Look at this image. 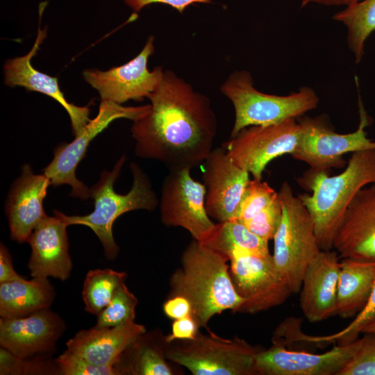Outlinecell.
I'll return each mask as SVG.
<instances>
[{
    "label": "cell",
    "mask_w": 375,
    "mask_h": 375,
    "mask_svg": "<svg viewBox=\"0 0 375 375\" xmlns=\"http://www.w3.org/2000/svg\"><path fill=\"white\" fill-rule=\"evenodd\" d=\"M232 103L235 120L230 138L251 126H267L296 119L315 109L319 104L316 92L303 86L288 95H275L258 90L247 70H235L220 87Z\"/></svg>",
    "instance_id": "cell-5"
},
{
    "label": "cell",
    "mask_w": 375,
    "mask_h": 375,
    "mask_svg": "<svg viewBox=\"0 0 375 375\" xmlns=\"http://www.w3.org/2000/svg\"><path fill=\"white\" fill-rule=\"evenodd\" d=\"M277 194L267 183L256 178L250 180L242 194L235 220L242 223L249 220L265 208Z\"/></svg>",
    "instance_id": "cell-30"
},
{
    "label": "cell",
    "mask_w": 375,
    "mask_h": 375,
    "mask_svg": "<svg viewBox=\"0 0 375 375\" xmlns=\"http://www.w3.org/2000/svg\"><path fill=\"white\" fill-rule=\"evenodd\" d=\"M358 106L360 122L352 133H335L322 116L300 119L301 137L292 156L307 163L311 170L330 173L331 168H342L347 165L342 158L344 154L375 149V141L370 140L365 131L370 118L360 98Z\"/></svg>",
    "instance_id": "cell-8"
},
{
    "label": "cell",
    "mask_w": 375,
    "mask_h": 375,
    "mask_svg": "<svg viewBox=\"0 0 375 375\" xmlns=\"http://www.w3.org/2000/svg\"><path fill=\"white\" fill-rule=\"evenodd\" d=\"M333 19L347 28V42L355 62L359 64L365 53V45L375 31V0H360L337 12Z\"/></svg>",
    "instance_id": "cell-26"
},
{
    "label": "cell",
    "mask_w": 375,
    "mask_h": 375,
    "mask_svg": "<svg viewBox=\"0 0 375 375\" xmlns=\"http://www.w3.org/2000/svg\"><path fill=\"white\" fill-rule=\"evenodd\" d=\"M362 333L375 334V319L369 323L362 331Z\"/></svg>",
    "instance_id": "cell-41"
},
{
    "label": "cell",
    "mask_w": 375,
    "mask_h": 375,
    "mask_svg": "<svg viewBox=\"0 0 375 375\" xmlns=\"http://www.w3.org/2000/svg\"><path fill=\"white\" fill-rule=\"evenodd\" d=\"M145 327L130 319L112 327L81 330L66 342L67 349L101 366H117L125 352L145 333Z\"/></svg>",
    "instance_id": "cell-22"
},
{
    "label": "cell",
    "mask_w": 375,
    "mask_h": 375,
    "mask_svg": "<svg viewBox=\"0 0 375 375\" xmlns=\"http://www.w3.org/2000/svg\"><path fill=\"white\" fill-rule=\"evenodd\" d=\"M151 105L124 106L109 101H101L98 114L90 119L83 131L69 143H62L54 150L51 162L44 169L51 185L72 187L71 195L81 199L90 197V189L76 176L78 163L85 156L90 142L115 119L125 118L137 121L146 116Z\"/></svg>",
    "instance_id": "cell-9"
},
{
    "label": "cell",
    "mask_w": 375,
    "mask_h": 375,
    "mask_svg": "<svg viewBox=\"0 0 375 375\" xmlns=\"http://www.w3.org/2000/svg\"><path fill=\"white\" fill-rule=\"evenodd\" d=\"M278 195L282 205V218L274 238V262L292 294L299 292L303 278L310 262L321 249L308 210L284 182Z\"/></svg>",
    "instance_id": "cell-6"
},
{
    "label": "cell",
    "mask_w": 375,
    "mask_h": 375,
    "mask_svg": "<svg viewBox=\"0 0 375 375\" xmlns=\"http://www.w3.org/2000/svg\"><path fill=\"white\" fill-rule=\"evenodd\" d=\"M134 360L127 372L139 375H171L172 371L165 360V356L156 348L144 345L137 348Z\"/></svg>",
    "instance_id": "cell-33"
},
{
    "label": "cell",
    "mask_w": 375,
    "mask_h": 375,
    "mask_svg": "<svg viewBox=\"0 0 375 375\" xmlns=\"http://www.w3.org/2000/svg\"><path fill=\"white\" fill-rule=\"evenodd\" d=\"M56 296L48 278H24L0 283V316L24 317L49 308Z\"/></svg>",
    "instance_id": "cell-24"
},
{
    "label": "cell",
    "mask_w": 375,
    "mask_h": 375,
    "mask_svg": "<svg viewBox=\"0 0 375 375\" xmlns=\"http://www.w3.org/2000/svg\"><path fill=\"white\" fill-rule=\"evenodd\" d=\"M282 212L278 192L265 208L242 224L253 233L268 242L274 238L281 222Z\"/></svg>",
    "instance_id": "cell-32"
},
{
    "label": "cell",
    "mask_w": 375,
    "mask_h": 375,
    "mask_svg": "<svg viewBox=\"0 0 375 375\" xmlns=\"http://www.w3.org/2000/svg\"><path fill=\"white\" fill-rule=\"evenodd\" d=\"M230 276L244 302L237 312L255 314L283 303L292 294L274 262L272 255L260 256L243 250L230 258Z\"/></svg>",
    "instance_id": "cell-10"
},
{
    "label": "cell",
    "mask_w": 375,
    "mask_h": 375,
    "mask_svg": "<svg viewBox=\"0 0 375 375\" xmlns=\"http://www.w3.org/2000/svg\"><path fill=\"white\" fill-rule=\"evenodd\" d=\"M375 276V262L342 258L337 290L336 315L356 316L367 305Z\"/></svg>",
    "instance_id": "cell-23"
},
{
    "label": "cell",
    "mask_w": 375,
    "mask_h": 375,
    "mask_svg": "<svg viewBox=\"0 0 375 375\" xmlns=\"http://www.w3.org/2000/svg\"><path fill=\"white\" fill-rule=\"evenodd\" d=\"M333 249L340 258L375 262V183L361 189L347 207Z\"/></svg>",
    "instance_id": "cell-17"
},
{
    "label": "cell",
    "mask_w": 375,
    "mask_h": 375,
    "mask_svg": "<svg viewBox=\"0 0 375 375\" xmlns=\"http://www.w3.org/2000/svg\"><path fill=\"white\" fill-rule=\"evenodd\" d=\"M205 207L218 222L235 219L249 173L238 166L224 147L212 149L203 162Z\"/></svg>",
    "instance_id": "cell-15"
},
{
    "label": "cell",
    "mask_w": 375,
    "mask_h": 375,
    "mask_svg": "<svg viewBox=\"0 0 375 375\" xmlns=\"http://www.w3.org/2000/svg\"><path fill=\"white\" fill-rule=\"evenodd\" d=\"M225 257L193 240L181 256V267L170 278V297L182 296L191 305L199 328H208L215 315L237 312L244 299L236 292Z\"/></svg>",
    "instance_id": "cell-2"
},
{
    "label": "cell",
    "mask_w": 375,
    "mask_h": 375,
    "mask_svg": "<svg viewBox=\"0 0 375 375\" xmlns=\"http://www.w3.org/2000/svg\"><path fill=\"white\" fill-rule=\"evenodd\" d=\"M190 169L169 170L162 187L160 219L165 225L182 227L202 242L215 224L206 210V185L192 178Z\"/></svg>",
    "instance_id": "cell-12"
},
{
    "label": "cell",
    "mask_w": 375,
    "mask_h": 375,
    "mask_svg": "<svg viewBox=\"0 0 375 375\" xmlns=\"http://www.w3.org/2000/svg\"><path fill=\"white\" fill-rule=\"evenodd\" d=\"M20 276L14 269L12 258L8 249L1 244L0 247V283L21 279Z\"/></svg>",
    "instance_id": "cell-39"
},
{
    "label": "cell",
    "mask_w": 375,
    "mask_h": 375,
    "mask_svg": "<svg viewBox=\"0 0 375 375\" xmlns=\"http://www.w3.org/2000/svg\"><path fill=\"white\" fill-rule=\"evenodd\" d=\"M57 372L64 375H117L122 374L117 366L94 365L67 349L54 360Z\"/></svg>",
    "instance_id": "cell-31"
},
{
    "label": "cell",
    "mask_w": 375,
    "mask_h": 375,
    "mask_svg": "<svg viewBox=\"0 0 375 375\" xmlns=\"http://www.w3.org/2000/svg\"><path fill=\"white\" fill-rule=\"evenodd\" d=\"M362 338L343 345L336 344L323 353L286 349L274 344L260 350L256 356L255 368L263 375H338L358 351Z\"/></svg>",
    "instance_id": "cell-14"
},
{
    "label": "cell",
    "mask_w": 375,
    "mask_h": 375,
    "mask_svg": "<svg viewBox=\"0 0 375 375\" xmlns=\"http://www.w3.org/2000/svg\"><path fill=\"white\" fill-rule=\"evenodd\" d=\"M225 257L228 261L231 254L238 250L267 256L268 242L257 236L242 222L229 220L215 224L208 236L200 242Z\"/></svg>",
    "instance_id": "cell-25"
},
{
    "label": "cell",
    "mask_w": 375,
    "mask_h": 375,
    "mask_svg": "<svg viewBox=\"0 0 375 375\" xmlns=\"http://www.w3.org/2000/svg\"><path fill=\"white\" fill-rule=\"evenodd\" d=\"M154 40V36H149L139 54L122 65L106 71L85 69V81L99 92L101 101L122 104L147 98L160 84L165 72L160 66L152 71L148 68L149 57L155 50Z\"/></svg>",
    "instance_id": "cell-13"
},
{
    "label": "cell",
    "mask_w": 375,
    "mask_h": 375,
    "mask_svg": "<svg viewBox=\"0 0 375 375\" xmlns=\"http://www.w3.org/2000/svg\"><path fill=\"white\" fill-rule=\"evenodd\" d=\"M68 224L59 215L47 216L35 228L27 242L31 248L28 267L31 277L69 278L72 262L67 234Z\"/></svg>",
    "instance_id": "cell-21"
},
{
    "label": "cell",
    "mask_w": 375,
    "mask_h": 375,
    "mask_svg": "<svg viewBox=\"0 0 375 375\" xmlns=\"http://www.w3.org/2000/svg\"><path fill=\"white\" fill-rule=\"evenodd\" d=\"M147 98L149 112L131 128L136 156L158 160L169 170L204 162L217 131L210 99L170 70Z\"/></svg>",
    "instance_id": "cell-1"
},
{
    "label": "cell",
    "mask_w": 375,
    "mask_h": 375,
    "mask_svg": "<svg viewBox=\"0 0 375 375\" xmlns=\"http://www.w3.org/2000/svg\"><path fill=\"white\" fill-rule=\"evenodd\" d=\"M39 20L36 40L30 51L23 56L7 60L3 65L4 83L9 87L20 86L28 91L38 92L58 102L67 112L74 136L78 135L90 121L88 106H78L69 103L61 91L57 77L34 68L32 58L37 54L47 36V28H40Z\"/></svg>",
    "instance_id": "cell-18"
},
{
    "label": "cell",
    "mask_w": 375,
    "mask_h": 375,
    "mask_svg": "<svg viewBox=\"0 0 375 375\" xmlns=\"http://www.w3.org/2000/svg\"><path fill=\"white\" fill-rule=\"evenodd\" d=\"M50 185L51 181L44 174H35L30 165H23L6 203L12 240L19 243L28 242L37 225L47 216L43 201Z\"/></svg>",
    "instance_id": "cell-20"
},
{
    "label": "cell",
    "mask_w": 375,
    "mask_h": 375,
    "mask_svg": "<svg viewBox=\"0 0 375 375\" xmlns=\"http://www.w3.org/2000/svg\"><path fill=\"white\" fill-rule=\"evenodd\" d=\"M124 3L133 11L138 12L151 3L167 4L180 13L194 3H210L211 0H124Z\"/></svg>",
    "instance_id": "cell-37"
},
{
    "label": "cell",
    "mask_w": 375,
    "mask_h": 375,
    "mask_svg": "<svg viewBox=\"0 0 375 375\" xmlns=\"http://www.w3.org/2000/svg\"><path fill=\"white\" fill-rule=\"evenodd\" d=\"M65 330V322L50 308L24 317H1L0 344L22 358H36L54 351Z\"/></svg>",
    "instance_id": "cell-16"
},
{
    "label": "cell",
    "mask_w": 375,
    "mask_h": 375,
    "mask_svg": "<svg viewBox=\"0 0 375 375\" xmlns=\"http://www.w3.org/2000/svg\"><path fill=\"white\" fill-rule=\"evenodd\" d=\"M360 0H301V6L305 7L308 4L318 3L326 6H348Z\"/></svg>",
    "instance_id": "cell-40"
},
{
    "label": "cell",
    "mask_w": 375,
    "mask_h": 375,
    "mask_svg": "<svg viewBox=\"0 0 375 375\" xmlns=\"http://www.w3.org/2000/svg\"><path fill=\"white\" fill-rule=\"evenodd\" d=\"M301 126L295 119L267 126H251L241 130L224 144L228 156L240 168L262 180L268 163L297 149Z\"/></svg>",
    "instance_id": "cell-11"
},
{
    "label": "cell",
    "mask_w": 375,
    "mask_h": 375,
    "mask_svg": "<svg viewBox=\"0 0 375 375\" xmlns=\"http://www.w3.org/2000/svg\"><path fill=\"white\" fill-rule=\"evenodd\" d=\"M33 373L32 359L22 358L8 349H0V374L20 375Z\"/></svg>",
    "instance_id": "cell-35"
},
{
    "label": "cell",
    "mask_w": 375,
    "mask_h": 375,
    "mask_svg": "<svg viewBox=\"0 0 375 375\" xmlns=\"http://www.w3.org/2000/svg\"><path fill=\"white\" fill-rule=\"evenodd\" d=\"M126 277L125 272L108 268L90 270L82 290L85 310L97 316L110 303L117 288L125 283Z\"/></svg>",
    "instance_id": "cell-27"
},
{
    "label": "cell",
    "mask_w": 375,
    "mask_h": 375,
    "mask_svg": "<svg viewBox=\"0 0 375 375\" xmlns=\"http://www.w3.org/2000/svg\"><path fill=\"white\" fill-rule=\"evenodd\" d=\"M298 181L312 192L298 196L312 219L318 244L331 250L347 207L361 189L375 183V149L352 153L339 174L310 169Z\"/></svg>",
    "instance_id": "cell-3"
},
{
    "label": "cell",
    "mask_w": 375,
    "mask_h": 375,
    "mask_svg": "<svg viewBox=\"0 0 375 375\" xmlns=\"http://www.w3.org/2000/svg\"><path fill=\"white\" fill-rule=\"evenodd\" d=\"M191 305L182 296L169 297L163 305L165 315L173 319H178L191 315Z\"/></svg>",
    "instance_id": "cell-38"
},
{
    "label": "cell",
    "mask_w": 375,
    "mask_h": 375,
    "mask_svg": "<svg viewBox=\"0 0 375 375\" xmlns=\"http://www.w3.org/2000/svg\"><path fill=\"white\" fill-rule=\"evenodd\" d=\"M364 334L360 347L338 375H375V334Z\"/></svg>",
    "instance_id": "cell-34"
},
{
    "label": "cell",
    "mask_w": 375,
    "mask_h": 375,
    "mask_svg": "<svg viewBox=\"0 0 375 375\" xmlns=\"http://www.w3.org/2000/svg\"><path fill=\"white\" fill-rule=\"evenodd\" d=\"M165 353L167 359L194 375H256L255 360L261 350L239 338H222L212 332L197 333L192 340H177Z\"/></svg>",
    "instance_id": "cell-7"
},
{
    "label": "cell",
    "mask_w": 375,
    "mask_h": 375,
    "mask_svg": "<svg viewBox=\"0 0 375 375\" xmlns=\"http://www.w3.org/2000/svg\"><path fill=\"white\" fill-rule=\"evenodd\" d=\"M126 156H122L111 171L104 170L99 181L90 189L94 200V210L86 215L69 216L58 210L54 213L62 217L69 225H83L90 228L100 240L108 260H113L119 252L112 235L115 221L125 212L135 210H153L158 204L151 183L135 162L130 165L133 176L131 190L125 194L117 193L114 184L119 177Z\"/></svg>",
    "instance_id": "cell-4"
},
{
    "label": "cell",
    "mask_w": 375,
    "mask_h": 375,
    "mask_svg": "<svg viewBox=\"0 0 375 375\" xmlns=\"http://www.w3.org/2000/svg\"><path fill=\"white\" fill-rule=\"evenodd\" d=\"M375 319V276L369 301L354 319L338 333L324 336H312L311 341L315 344L335 342L343 345L349 344L358 339L360 333L373 320Z\"/></svg>",
    "instance_id": "cell-29"
},
{
    "label": "cell",
    "mask_w": 375,
    "mask_h": 375,
    "mask_svg": "<svg viewBox=\"0 0 375 375\" xmlns=\"http://www.w3.org/2000/svg\"><path fill=\"white\" fill-rule=\"evenodd\" d=\"M339 259L335 250H321L306 268L299 291V304L303 315L311 323L336 315Z\"/></svg>",
    "instance_id": "cell-19"
},
{
    "label": "cell",
    "mask_w": 375,
    "mask_h": 375,
    "mask_svg": "<svg viewBox=\"0 0 375 375\" xmlns=\"http://www.w3.org/2000/svg\"><path fill=\"white\" fill-rule=\"evenodd\" d=\"M138 299L125 283L116 290L108 306L97 315L95 327H112L135 319Z\"/></svg>",
    "instance_id": "cell-28"
},
{
    "label": "cell",
    "mask_w": 375,
    "mask_h": 375,
    "mask_svg": "<svg viewBox=\"0 0 375 375\" xmlns=\"http://www.w3.org/2000/svg\"><path fill=\"white\" fill-rule=\"evenodd\" d=\"M199 328L196 321L191 315L174 319L172 326V333L165 338V341L169 344L177 340L194 339Z\"/></svg>",
    "instance_id": "cell-36"
}]
</instances>
